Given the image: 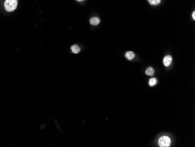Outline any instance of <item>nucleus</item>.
<instances>
[{"instance_id":"1","label":"nucleus","mask_w":195,"mask_h":147,"mask_svg":"<svg viewBox=\"0 0 195 147\" xmlns=\"http://www.w3.org/2000/svg\"><path fill=\"white\" fill-rule=\"evenodd\" d=\"M18 0H5L4 2L5 9L8 12H12L16 9Z\"/></svg>"},{"instance_id":"2","label":"nucleus","mask_w":195,"mask_h":147,"mask_svg":"<svg viewBox=\"0 0 195 147\" xmlns=\"http://www.w3.org/2000/svg\"><path fill=\"white\" fill-rule=\"evenodd\" d=\"M171 144V140L168 136H162L158 140V145L160 147H169Z\"/></svg>"},{"instance_id":"3","label":"nucleus","mask_w":195,"mask_h":147,"mask_svg":"<svg viewBox=\"0 0 195 147\" xmlns=\"http://www.w3.org/2000/svg\"><path fill=\"white\" fill-rule=\"evenodd\" d=\"M172 57L170 55L166 56L163 59V64L166 67L169 66L172 63Z\"/></svg>"},{"instance_id":"4","label":"nucleus","mask_w":195,"mask_h":147,"mask_svg":"<svg viewBox=\"0 0 195 147\" xmlns=\"http://www.w3.org/2000/svg\"><path fill=\"white\" fill-rule=\"evenodd\" d=\"M100 22V19L98 17H93L90 19V23L92 25H97Z\"/></svg>"},{"instance_id":"5","label":"nucleus","mask_w":195,"mask_h":147,"mask_svg":"<svg viewBox=\"0 0 195 147\" xmlns=\"http://www.w3.org/2000/svg\"><path fill=\"white\" fill-rule=\"evenodd\" d=\"M125 56L128 60H131L132 59H133L135 57V54L132 51H128V52H127L126 53Z\"/></svg>"},{"instance_id":"6","label":"nucleus","mask_w":195,"mask_h":147,"mask_svg":"<svg viewBox=\"0 0 195 147\" xmlns=\"http://www.w3.org/2000/svg\"><path fill=\"white\" fill-rule=\"evenodd\" d=\"M154 73H155L154 69L152 67H148L145 71L146 74L147 76H153L154 74Z\"/></svg>"},{"instance_id":"7","label":"nucleus","mask_w":195,"mask_h":147,"mask_svg":"<svg viewBox=\"0 0 195 147\" xmlns=\"http://www.w3.org/2000/svg\"><path fill=\"white\" fill-rule=\"evenodd\" d=\"M71 50L72 52L75 53V54H77L79 52H80V48L79 47L76 45H72L71 47Z\"/></svg>"},{"instance_id":"8","label":"nucleus","mask_w":195,"mask_h":147,"mask_svg":"<svg viewBox=\"0 0 195 147\" xmlns=\"http://www.w3.org/2000/svg\"><path fill=\"white\" fill-rule=\"evenodd\" d=\"M149 85L151 87L154 86L156 83H157V80L156 78H151L149 80Z\"/></svg>"},{"instance_id":"9","label":"nucleus","mask_w":195,"mask_h":147,"mask_svg":"<svg viewBox=\"0 0 195 147\" xmlns=\"http://www.w3.org/2000/svg\"><path fill=\"white\" fill-rule=\"evenodd\" d=\"M148 2L152 5H158L160 4L161 0H148Z\"/></svg>"},{"instance_id":"10","label":"nucleus","mask_w":195,"mask_h":147,"mask_svg":"<svg viewBox=\"0 0 195 147\" xmlns=\"http://www.w3.org/2000/svg\"><path fill=\"white\" fill-rule=\"evenodd\" d=\"M192 18L194 20L195 19V11H193L192 13Z\"/></svg>"},{"instance_id":"11","label":"nucleus","mask_w":195,"mask_h":147,"mask_svg":"<svg viewBox=\"0 0 195 147\" xmlns=\"http://www.w3.org/2000/svg\"><path fill=\"white\" fill-rule=\"evenodd\" d=\"M76 1H79V2H81V1H84V0H76Z\"/></svg>"}]
</instances>
